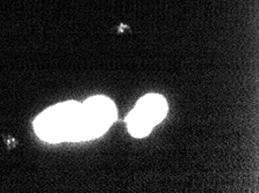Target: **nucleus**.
Masks as SVG:
<instances>
[{
    "label": "nucleus",
    "instance_id": "f257e3e1",
    "mask_svg": "<svg viewBox=\"0 0 259 193\" xmlns=\"http://www.w3.org/2000/svg\"><path fill=\"white\" fill-rule=\"evenodd\" d=\"M80 106L77 102L52 106L35 119V132L49 143L79 141Z\"/></svg>",
    "mask_w": 259,
    "mask_h": 193
},
{
    "label": "nucleus",
    "instance_id": "f03ea898",
    "mask_svg": "<svg viewBox=\"0 0 259 193\" xmlns=\"http://www.w3.org/2000/svg\"><path fill=\"white\" fill-rule=\"evenodd\" d=\"M115 119L116 108L109 98H89L80 108V141L104 135Z\"/></svg>",
    "mask_w": 259,
    "mask_h": 193
},
{
    "label": "nucleus",
    "instance_id": "7ed1b4c3",
    "mask_svg": "<svg viewBox=\"0 0 259 193\" xmlns=\"http://www.w3.org/2000/svg\"><path fill=\"white\" fill-rule=\"evenodd\" d=\"M135 108L154 126L160 123L167 113L165 98L158 94H149L141 98Z\"/></svg>",
    "mask_w": 259,
    "mask_h": 193
},
{
    "label": "nucleus",
    "instance_id": "20e7f679",
    "mask_svg": "<svg viewBox=\"0 0 259 193\" xmlns=\"http://www.w3.org/2000/svg\"><path fill=\"white\" fill-rule=\"evenodd\" d=\"M127 125L132 136H134L136 138H142L148 136L149 133L151 132L152 127H154V125H152L136 108H134V110H133L127 117Z\"/></svg>",
    "mask_w": 259,
    "mask_h": 193
}]
</instances>
